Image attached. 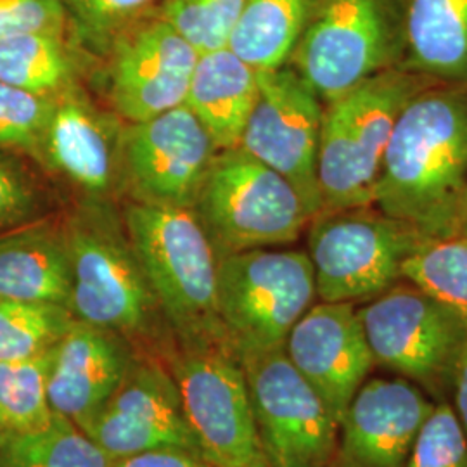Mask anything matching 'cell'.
<instances>
[{"label": "cell", "mask_w": 467, "mask_h": 467, "mask_svg": "<svg viewBox=\"0 0 467 467\" xmlns=\"http://www.w3.org/2000/svg\"><path fill=\"white\" fill-rule=\"evenodd\" d=\"M200 52L158 16L115 40L109 96L119 117L146 121L182 106Z\"/></svg>", "instance_id": "15"}, {"label": "cell", "mask_w": 467, "mask_h": 467, "mask_svg": "<svg viewBox=\"0 0 467 467\" xmlns=\"http://www.w3.org/2000/svg\"><path fill=\"white\" fill-rule=\"evenodd\" d=\"M451 405L459 419L467 438V347L457 364L453 386H451Z\"/></svg>", "instance_id": "36"}, {"label": "cell", "mask_w": 467, "mask_h": 467, "mask_svg": "<svg viewBox=\"0 0 467 467\" xmlns=\"http://www.w3.org/2000/svg\"><path fill=\"white\" fill-rule=\"evenodd\" d=\"M111 467H213L201 455L182 449H156L113 461Z\"/></svg>", "instance_id": "35"}, {"label": "cell", "mask_w": 467, "mask_h": 467, "mask_svg": "<svg viewBox=\"0 0 467 467\" xmlns=\"http://www.w3.org/2000/svg\"><path fill=\"white\" fill-rule=\"evenodd\" d=\"M434 84L405 67H388L324 104L317 158L320 212L374 206L384 152L401 109Z\"/></svg>", "instance_id": "4"}, {"label": "cell", "mask_w": 467, "mask_h": 467, "mask_svg": "<svg viewBox=\"0 0 467 467\" xmlns=\"http://www.w3.org/2000/svg\"><path fill=\"white\" fill-rule=\"evenodd\" d=\"M56 98L0 82V150L25 152L40 161Z\"/></svg>", "instance_id": "29"}, {"label": "cell", "mask_w": 467, "mask_h": 467, "mask_svg": "<svg viewBox=\"0 0 467 467\" xmlns=\"http://www.w3.org/2000/svg\"><path fill=\"white\" fill-rule=\"evenodd\" d=\"M407 467H467V438L451 401L434 403L420 426Z\"/></svg>", "instance_id": "31"}, {"label": "cell", "mask_w": 467, "mask_h": 467, "mask_svg": "<svg viewBox=\"0 0 467 467\" xmlns=\"http://www.w3.org/2000/svg\"><path fill=\"white\" fill-rule=\"evenodd\" d=\"M67 16L87 44L102 47L130 28L154 0H63Z\"/></svg>", "instance_id": "32"}, {"label": "cell", "mask_w": 467, "mask_h": 467, "mask_svg": "<svg viewBox=\"0 0 467 467\" xmlns=\"http://www.w3.org/2000/svg\"><path fill=\"white\" fill-rule=\"evenodd\" d=\"M192 210L218 258L291 244L312 220L293 184L239 146L218 150Z\"/></svg>", "instance_id": "5"}, {"label": "cell", "mask_w": 467, "mask_h": 467, "mask_svg": "<svg viewBox=\"0 0 467 467\" xmlns=\"http://www.w3.org/2000/svg\"><path fill=\"white\" fill-rule=\"evenodd\" d=\"M200 455L213 467H268L239 358L223 347L179 350L168 362Z\"/></svg>", "instance_id": "9"}, {"label": "cell", "mask_w": 467, "mask_h": 467, "mask_svg": "<svg viewBox=\"0 0 467 467\" xmlns=\"http://www.w3.org/2000/svg\"><path fill=\"white\" fill-rule=\"evenodd\" d=\"M77 320L127 339L139 355L168 364L179 350L123 218L90 201L65 220Z\"/></svg>", "instance_id": "2"}, {"label": "cell", "mask_w": 467, "mask_h": 467, "mask_svg": "<svg viewBox=\"0 0 467 467\" xmlns=\"http://www.w3.org/2000/svg\"><path fill=\"white\" fill-rule=\"evenodd\" d=\"M324 102L289 67L258 71V98L239 148L281 173L312 218L320 213L317 158Z\"/></svg>", "instance_id": "12"}, {"label": "cell", "mask_w": 467, "mask_h": 467, "mask_svg": "<svg viewBox=\"0 0 467 467\" xmlns=\"http://www.w3.org/2000/svg\"><path fill=\"white\" fill-rule=\"evenodd\" d=\"M434 403L407 379H368L339 420L329 467H407Z\"/></svg>", "instance_id": "17"}, {"label": "cell", "mask_w": 467, "mask_h": 467, "mask_svg": "<svg viewBox=\"0 0 467 467\" xmlns=\"http://www.w3.org/2000/svg\"><path fill=\"white\" fill-rule=\"evenodd\" d=\"M123 222L179 348H229L218 316V256L194 210L132 201Z\"/></svg>", "instance_id": "3"}, {"label": "cell", "mask_w": 467, "mask_h": 467, "mask_svg": "<svg viewBox=\"0 0 467 467\" xmlns=\"http://www.w3.org/2000/svg\"><path fill=\"white\" fill-rule=\"evenodd\" d=\"M239 362L268 467H329L337 422L284 348L246 355Z\"/></svg>", "instance_id": "11"}, {"label": "cell", "mask_w": 467, "mask_h": 467, "mask_svg": "<svg viewBox=\"0 0 467 467\" xmlns=\"http://www.w3.org/2000/svg\"><path fill=\"white\" fill-rule=\"evenodd\" d=\"M453 235H462L467 237V184L462 194V200L459 204V212L455 218V227H453Z\"/></svg>", "instance_id": "37"}, {"label": "cell", "mask_w": 467, "mask_h": 467, "mask_svg": "<svg viewBox=\"0 0 467 467\" xmlns=\"http://www.w3.org/2000/svg\"><path fill=\"white\" fill-rule=\"evenodd\" d=\"M393 59L383 0H320L287 65L327 104L395 67Z\"/></svg>", "instance_id": "10"}, {"label": "cell", "mask_w": 467, "mask_h": 467, "mask_svg": "<svg viewBox=\"0 0 467 467\" xmlns=\"http://www.w3.org/2000/svg\"><path fill=\"white\" fill-rule=\"evenodd\" d=\"M137 355L121 336L75 320L52 353L47 381L52 410L87 433Z\"/></svg>", "instance_id": "18"}, {"label": "cell", "mask_w": 467, "mask_h": 467, "mask_svg": "<svg viewBox=\"0 0 467 467\" xmlns=\"http://www.w3.org/2000/svg\"><path fill=\"white\" fill-rule=\"evenodd\" d=\"M218 150L182 104L130 123L121 137V170L135 201L192 208Z\"/></svg>", "instance_id": "13"}, {"label": "cell", "mask_w": 467, "mask_h": 467, "mask_svg": "<svg viewBox=\"0 0 467 467\" xmlns=\"http://www.w3.org/2000/svg\"><path fill=\"white\" fill-rule=\"evenodd\" d=\"M113 461L71 420L54 412L47 426L0 434V467H111Z\"/></svg>", "instance_id": "24"}, {"label": "cell", "mask_w": 467, "mask_h": 467, "mask_svg": "<svg viewBox=\"0 0 467 467\" xmlns=\"http://www.w3.org/2000/svg\"><path fill=\"white\" fill-rule=\"evenodd\" d=\"M284 351L337 426L376 368L355 303L317 301L291 329Z\"/></svg>", "instance_id": "16"}, {"label": "cell", "mask_w": 467, "mask_h": 467, "mask_svg": "<svg viewBox=\"0 0 467 467\" xmlns=\"http://www.w3.org/2000/svg\"><path fill=\"white\" fill-rule=\"evenodd\" d=\"M318 4L320 0H248L227 47L258 71L285 67Z\"/></svg>", "instance_id": "23"}, {"label": "cell", "mask_w": 467, "mask_h": 467, "mask_svg": "<svg viewBox=\"0 0 467 467\" xmlns=\"http://www.w3.org/2000/svg\"><path fill=\"white\" fill-rule=\"evenodd\" d=\"M87 434L111 461L156 449L198 453L168 364L137 355Z\"/></svg>", "instance_id": "14"}, {"label": "cell", "mask_w": 467, "mask_h": 467, "mask_svg": "<svg viewBox=\"0 0 467 467\" xmlns=\"http://www.w3.org/2000/svg\"><path fill=\"white\" fill-rule=\"evenodd\" d=\"M466 184L467 85L438 82L401 109L374 206L428 239L451 237Z\"/></svg>", "instance_id": "1"}, {"label": "cell", "mask_w": 467, "mask_h": 467, "mask_svg": "<svg viewBox=\"0 0 467 467\" xmlns=\"http://www.w3.org/2000/svg\"><path fill=\"white\" fill-rule=\"evenodd\" d=\"M63 0H0V40L23 34H65Z\"/></svg>", "instance_id": "34"}, {"label": "cell", "mask_w": 467, "mask_h": 467, "mask_svg": "<svg viewBox=\"0 0 467 467\" xmlns=\"http://www.w3.org/2000/svg\"><path fill=\"white\" fill-rule=\"evenodd\" d=\"M52 353L0 362V434L35 431L54 418L47 395Z\"/></svg>", "instance_id": "26"}, {"label": "cell", "mask_w": 467, "mask_h": 467, "mask_svg": "<svg viewBox=\"0 0 467 467\" xmlns=\"http://www.w3.org/2000/svg\"><path fill=\"white\" fill-rule=\"evenodd\" d=\"M401 67L441 84L467 85V0H409Z\"/></svg>", "instance_id": "22"}, {"label": "cell", "mask_w": 467, "mask_h": 467, "mask_svg": "<svg viewBox=\"0 0 467 467\" xmlns=\"http://www.w3.org/2000/svg\"><path fill=\"white\" fill-rule=\"evenodd\" d=\"M376 368L416 384L433 401L449 400L467 326L445 303L400 281L358 308Z\"/></svg>", "instance_id": "8"}, {"label": "cell", "mask_w": 467, "mask_h": 467, "mask_svg": "<svg viewBox=\"0 0 467 467\" xmlns=\"http://www.w3.org/2000/svg\"><path fill=\"white\" fill-rule=\"evenodd\" d=\"M403 279L445 303L467 326V237L426 239L405 262Z\"/></svg>", "instance_id": "28"}, {"label": "cell", "mask_w": 467, "mask_h": 467, "mask_svg": "<svg viewBox=\"0 0 467 467\" xmlns=\"http://www.w3.org/2000/svg\"><path fill=\"white\" fill-rule=\"evenodd\" d=\"M256 98L258 69L225 46L201 52L184 104L222 150L241 144Z\"/></svg>", "instance_id": "21"}, {"label": "cell", "mask_w": 467, "mask_h": 467, "mask_svg": "<svg viewBox=\"0 0 467 467\" xmlns=\"http://www.w3.org/2000/svg\"><path fill=\"white\" fill-rule=\"evenodd\" d=\"M318 301L374 300L403 281V265L428 239L376 206L320 212L308 223Z\"/></svg>", "instance_id": "7"}, {"label": "cell", "mask_w": 467, "mask_h": 467, "mask_svg": "<svg viewBox=\"0 0 467 467\" xmlns=\"http://www.w3.org/2000/svg\"><path fill=\"white\" fill-rule=\"evenodd\" d=\"M44 191L32 171L0 150V234L42 217Z\"/></svg>", "instance_id": "33"}, {"label": "cell", "mask_w": 467, "mask_h": 467, "mask_svg": "<svg viewBox=\"0 0 467 467\" xmlns=\"http://www.w3.org/2000/svg\"><path fill=\"white\" fill-rule=\"evenodd\" d=\"M121 137L84 94L69 85L56 98L42 148V163L92 201H104L121 170Z\"/></svg>", "instance_id": "19"}, {"label": "cell", "mask_w": 467, "mask_h": 467, "mask_svg": "<svg viewBox=\"0 0 467 467\" xmlns=\"http://www.w3.org/2000/svg\"><path fill=\"white\" fill-rule=\"evenodd\" d=\"M217 295L220 322L237 358L284 348L318 301L308 253L275 248L218 258Z\"/></svg>", "instance_id": "6"}, {"label": "cell", "mask_w": 467, "mask_h": 467, "mask_svg": "<svg viewBox=\"0 0 467 467\" xmlns=\"http://www.w3.org/2000/svg\"><path fill=\"white\" fill-rule=\"evenodd\" d=\"M246 4L248 0H163L160 16L201 54L227 46Z\"/></svg>", "instance_id": "30"}, {"label": "cell", "mask_w": 467, "mask_h": 467, "mask_svg": "<svg viewBox=\"0 0 467 467\" xmlns=\"http://www.w3.org/2000/svg\"><path fill=\"white\" fill-rule=\"evenodd\" d=\"M75 320L73 312L61 305L0 300V362L47 353Z\"/></svg>", "instance_id": "27"}, {"label": "cell", "mask_w": 467, "mask_h": 467, "mask_svg": "<svg viewBox=\"0 0 467 467\" xmlns=\"http://www.w3.org/2000/svg\"><path fill=\"white\" fill-rule=\"evenodd\" d=\"M75 61L63 35L23 34L0 40V82L57 96L73 82Z\"/></svg>", "instance_id": "25"}, {"label": "cell", "mask_w": 467, "mask_h": 467, "mask_svg": "<svg viewBox=\"0 0 467 467\" xmlns=\"http://www.w3.org/2000/svg\"><path fill=\"white\" fill-rule=\"evenodd\" d=\"M71 291L65 220L40 217L0 234V300L69 308Z\"/></svg>", "instance_id": "20"}]
</instances>
